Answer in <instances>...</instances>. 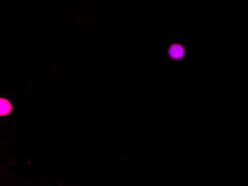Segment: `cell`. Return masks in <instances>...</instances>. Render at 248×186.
Returning <instances> with one entry per match:
<instances>
[{"instance_id":"1","label":"cell","mask_w":248,"mask_h":186,"mask_svg":"<svg viewBox=\"0 0 248 186\" xmlns=\"http://www.w3.org/2000/svg\"><path fill=\"white\" fill-rule=\"evenodd\" d=\"M185 54L183 47L179 45H174L169 50V54L173 59H181Z\"/></svg>"},{"instance_id":"2","label":"cell","mask_w":248,"mask_h":186,"mask_svg":"<svg viewBox=\"0 0 248 186\" xmlns=\"http://www.w3.org/2000/svg\"><path fill=\"white\" fill-rule=\"evenodd\" d=\"M0 115L2 116H7L11 113L12 111V105L11 102L5 98H1L0 99Z\"/></svg>"}]
</instances>
